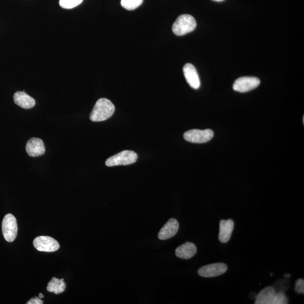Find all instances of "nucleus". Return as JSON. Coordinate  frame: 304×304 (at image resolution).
<instances>
[{
    "mask_svg": "<svg viewBox=\"0 0 304 304\" xmlns=\"http://www.w3.org/2000/svg\"><path fill=\"white\" fill-rule=\"evenodd\" d=\"M83 0H60V5L65 9H71L79 6Z\"/></svg>",
    "mask_w": 304,
    "mask_h": 304,
    "instance_id": "18",
    "label": "nucleus"
},
{
    "mask_svg": "<svg viewBox=\"0 0 304 304\" xmlns=\"http://www.w3.org/2000/svg\"><path fill=\"white\" fill-rule=\"evenodd\" d=\"M234 228H235V223L233 220H221L220 221L219 240L221 243H227L231 239Z\"/></svg>",
    "mask_w": 304,
    "mask_h": 304,
    "instance_id": "12",
    "label": "nucleus"
},
{
    "mask_svg": "<svg viewBox=\"0 0 304 304\" xmlns=\"http://www.w3.org/2000/svg\"><path fill=\"white\" fill-rule=\"evenodd\" d=\"M213 1H215L217 2H221V1H223L224 0H213Z\"/></svg>",
    "mask_w": 304,
    "mask_h": 304,
    "instance_id": "23",
    "label": "nucleus"
},
{
    "mask_svg": "<svg viewBox=\"0 0 304 304\" xmlns=\"http://www.w3.org/2000/svg\"><path fill=\"white\" fill-rule=\"evenodd\" d=\"M138 154L134 151H123L109 158L106 161L108 167L120 165H128L136 162Z\"/></svg>",
    "mask_w": 304,
    "mask_h": 304,
    "instance_id": "3",
    "label": "nucleus"
},
{
    "mask_svg": "<svg viewBox=\"0 0 304 304\" xmlns=\"http://www.w3.org/2000/svg\"><path fill=\"white\" fill-rule=\"evenodd\" d=\"M65 283L63 279H58L53 277L48 283L47 290L50 292H54L56 294H60L65 290Z\"/></svg>",
    "mask_w": 304,
    "mask_h": 304,
    "instance_id": "16",
    "label": "nucleus"
},
{
    "mask_svg": "<svg viewBox=\"0 0 304 304\" xmlns=\"http://www.w3.org/2000/svg\"><path fill=\"white\" fill-rule=\"evenodd\" d=\"M143 0H122L121 4L123 8L128 10H133L142 4Z\"/></svg>",
    "mask_w": 304,
    "mask_h": 304,
    "instance_id": "17",
    "label": "nucleus"
},
{
    "mask_svg": "<svg viewBox=\"0 0 304 304\" xmlns=\"http://www.w3.org/2000/svg\"><path fill=\"white\" fill-rule=\"evenodd\" d=\"M197 22L192 15L183 14L179 16L173 26V32L177 36H183L192 32L196 28Z\"/></svg>",
    "mask_w": 304,
    "mask_h": 304,
    "instance_id": "2",
    "label": "nucleus"
},
{
    "mask_svg": "<svg viewBox=\"0 0 304 304\" xmlns=\"http://www.w3.org/2000/svg\"><path fill=\"white\" fill-rule=\"evenodd\" d=\"M14 103L23 109L32 108L36 104V101L32 97L27 94L25 91H17L14 95Z\"/></svg>",
    "mask_w": 304,
    "mask_h": 304,
    "instance_id": "13",
    "label": "nucleus"
},
{
    "mask_svg": "<svg viewBox=\"0 0 304 304\" xmlns=\"http://www.w3.org/2000/svg\"><path fill=\"white\" fill-rule=\"evenodd\" d=\"M275 294L274 287L268 286L264 288L256 296L255 304H272L273 300H274Z\"/></svg>",
    "mask_w": 304,
    "mask_h": 304,
    "instance_id": "15",
    "label": "nucleus"
},
{
    "mask_svg": "<svg viewBox=\"0 0 304 304\" xmlns=\"http://www.w3.org/2000/svg\"><path fill=\"white\" fill-rule=\"evenodd\" d=\"M295 290L298 294H304V280L300 278L296 280Z\"/></svg>",
    "mask_w": 304,
    "mask_h": 304,
    "instance_id": "20",
    "label": "nucleus"
},
{
    "mask_svg": "<svg viewBox=\"0 0 304 304\" xmlns=\"http://www.w3.org/2000/svg\"><path fill=\"white\" fill-rule=\"evenodd\" d=\"M260 84L258 78L255 77H243L238 79L233 84V89L240 92H245L255 89Z\"/></svg>",
    "mask_w": 304,
    "mask_h": 304,
    "instance_id": "7",
    "label": "nucleus"
},
{
    "mask_svg": "<svg viewBox=\"0 0 304 304\" xmlns=\"http://www.w3.org/2000/svg\"><path fill=\"white\" fill-rule=\"evenodd\" d=\"M183 72L187 83L194 89L200 88L201 83L196 68L190 63H187L183 67Z\"/></svg>",
    "mask_w": 304,
    "mask_h": 304,
    "instance_id": "10",
    "label": "nucleus"
},
{
    "mask_svg": "<svg viewBox=\"0 0 304 304\" xmlns=\"http://www.w3.org/2000/svg\"><path fill=\"white\" fill-rule=\"evenodd\" d=\"M33 243L35 248L42 252H55L60 247L58 241L49 236L38 237L34 240Z\"/></svg>",
    "mask_w": 304,
    "mask_h": 304,
    "instance_id": "6",
    "label": "nucleus"
},
{
    "mask_svg": "<svg viewBox=\"0 0 304 304\" xmlns=\"http://www.w3.org/2000/svg\"><path fill=\"white\" fill-rule=\"evenodd\" d=\"M214 133L211 129L190 130L185 132L184 138L187 142L193 143H205L211 140Z\"/></svg>",
    "mask_w": 304,
    "mask_h": 304,
    "instance_id": "5",
    "label": "nucleus"
},
{
    "mask_svg": "<svg viewBox=\"0 0 304 304\" xmlns=\"http://www.w3.org/2000/svg\"><path fill=\"white\" fill-rule=\"evenodd\" d=\"M44 302L40 299V298L35 297L31 299L30 301L27 303V304H42Z\"/></svg>",
    "mask_w": 304,
    "mask_h": 304,
    "instance_id": "21",
    "label": "nucleus"
},
{
    "mask_svg": "<svg viewBox=\"0 0 304 304\" xmlns=\"http://www.w3.org/2000/svg\"><path fill=\"white\" fill-rule=\"evenodd\" d=\"M26 150L27 154L30 157H38L44 154L45 147L44 142L40 138L30 139L26 144Z\"/></svg>",
    "mask_w": 304,
    "mask_h": 304,
    "instance_id": "9",
    "label": "nucleus"
},
{
    "mask_svg": "<svg viewBox=\"0 0 304 304\" xmlns=\"http://www.w3.org/2000/svg\"><path fill=\"white\" fill-rule=\"evenodd\" d=\"M196 245L192 243H186L178 247L175 250V254L179 258L189 259L197 253Z\"/></svg>",
    "mask_w": 304,
    "mask_h": 304,
    "instance_id": "14",
    "label": "nucleus"
},
{
    "mask_svg": "<svg viewBox=\"0 0 304 304\" xmlns=\"http://www.w3.org/2000/svg\"><path fill=\"white\" fill-rule=\"evenodd\" d=\"M2 231L3 237L9 243H12L16 239L18 225L16 218L12 214H7L3 218Z\"/></svg>",
    "mask_w": 304,
    "mask_h": 304,
    "instance_id": "4",
    "label": "nucleus"
},
{
    "mask_svg": "<svg viewBox=\"0 0 304 304\" xmlns=\"http://www.w3.org/2000/svg\"><path fill=\"white\" fill-rule=\"evenodd\" d=\"M179 224L177 220L171 219L163 226L158 233V239L166 240L176 235L178 232Z\"/></svg>",
    "mask_w": 304,
    "mask_h": 304,
    "instance_id": "11",
    "label": "nucleus"
},
{
    "mask_svg": "<svg viewBox=\"0 0 304 304\" xmlns=\"http://www.w3.org/2000/svg\"><path fill=\"white\" fill-rule=\"evenodd\" d=\"M115 107L110 100L101 98L96 101L93 107L90 119L93 122H104L114 115Z\"/></svg>",
    "mask_w": 304,
    "mask_h": 304,
    "instance_id": "1",
    "label": "nucleus"
},
{
    "mask_svg": "<svg viewBox=\"0 0 304 304\" xmlns=\"http://www.w3.org/2000/svg\"><path fill=\"white\" fill-rule=\"evenodd\" d=\"M44 296L42 294L40 293V294H39V298H40V299L44 298Z\"/></svg>",
    "mask_w": 304,
    "mask_h": 304,
    "instance_id": "22",
    "label": "nucleus"
},
{
    "mask_svg": "<svg viewBox=\"0 0 304 304\" xmlns=\"http://www.w3.org/2000/svg\"><path fill=\"white\" fill-rule=\"evenodd\" d=\"M227 270V266L224 263H214L200 268L198 271V274L202 277H215L223 274Z\"/></svg>",
    "mask_w": 304,
    "mask_h": 304,
    "instance_id": "8",
    "label": "nucleus"
},
{
    "mask_svg": "<svg viewBox=\"0 0 304 304\" xmlns=\"http://www.w3.org/2000/svg\"><path fill=\"white\" fill-rule=\"evenodd\" d=\"M288 303V298L282 292L276 293L272 302V304H286Z\"/></svg>",
    "mask_w": 304,
    "mask_h": 304,
    "instance_id": "19",
    "label": "nucleus"
},
{
    "mask_svg": "<svg viewBox=\"0 0 304 304\" xmlns=\"http://www.w3.org/2000/svg\"><path fill=\"white\" fill-rule=\"evenodd\" d=\"M284 276H285V277H290V276H291L290 274H286L284 275Z\"/></svg>",
    "mask_w": 304,
    "mask_h": 304,
    "instance_id": "24",
    "label": "nucleus"
}]
</instances>
